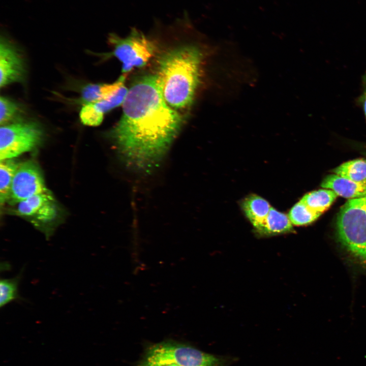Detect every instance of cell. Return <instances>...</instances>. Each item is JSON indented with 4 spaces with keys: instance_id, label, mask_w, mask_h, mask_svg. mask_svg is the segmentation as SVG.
Listing matches in <instances>:
<instances>
[{
    "instance_id": "6da1fadb",
    "label": "cell",
    "mask_w": 366,
    "mask_h": 366,
    "mask_svg": "<svg viewBox=\"0 0 366 366\" xmlns=\"http://www.w3.org/2000/svg\"><path fill=\"white\" fill-rule=\"evenodd\" d=\"M122 105L121 117L107 135L126 167L149 174L166 157L184 118L165 101L156 74L134 82Z\"/></svg>"
},
{
    "instance_id": "7a4b0ae2",
    "label": "cell",
    "mask_w": 366,
    "mask_h": 366,
    "mask_svg": "<svg viewBox=\"0 0 366 366\" xmlns=\"http://www.w3.org/2000/svg\"><path fill=\"white\" fill-rule=\"evenodd\" d=\"M201 58L199 48L192 45L175 47L160 57L156 75L163 98L172 108L191 106L200 81Z\"/></svg>"
},
{
    "instance_id": "3957f363",
    "label": "cell",
    "mask_w": 366,
    "mask_h": 366,
    "mask_svg": "<svg viewBox=\"0 0 366 366\" xmlns=\"http://www.w3.org/2000/svg\"><path fill=\"white\" fill-rule=\"evenodd\" d=\"M337 229L343 246L366 265V196L350 199L343 205Z\"/></svg>"
},
{
    "instance_id": "277c9868",
    "label": "cell",
    "mask_w": 366,
    "mask_h": 366,
    "mask_svg": "<svg viewBox=\"0 0 366 366\" xmlns=\"http://www.w3.org/2000/svg\"><path fill=\"white\" fill-rule=\"evenodd\" d=\"M225 362L223 358L189 345L165 341L150 346L137 366H224Z\"/></svg>"
},
{
    "instance_id": "5b68a950",
    "label": "cell",
    "mask_w": 366,
    "mask_h": 366,
    "mask_svg": "<svg viewBox=\"0 0 366 366\" xmlns=\"http://www.w3.org/2000/svg\"><path fill=\"white\" fill-rule=\"evenodd\" d=\"M1 126V161L32 150L42 142L43 131L36 121L21 119Z\"/></svg>"
},
{
    "instance_id": "8992f818",
    "label": "cell",
    "mask_w": 366,
    "mask_h": 366,
    "mask_svg": "<svg viewBox=\"0 0 366 366\" xmlns=\"http://www.w3.org/2000/svg\"><path fill=\"white\" fill-rule=\"evenodd\" d=\"M108 41L113 49L103 57H116L121 63V71L124 74L135 68L146 65L155 53V47L152 42L136 29H132L124 38L111 34Z\"/></svg>"
},
{
    "instance_id": "52a82bcc",
    "label": "cell",
    "mask_w": 366,
    "mask_h": 366,
    "mask_svg": "<svg viewBox=\"0 0 366 366\" xmlns=\"http://www.w3.org/2000/svg\"><path fill=\"white\" fill-rule=\"evenodd\" d=\"M48 191L37 164L27 161L19 164L14 174L8 200L17 203Z\"/></svg>"
},
{
    "instance_id": "ba28073f",
    "label": "cell",
    "mask_w": 366,
    "mask_h": 366,
    "mask_svg": "<svg viewBox=\"0 0 366 366\" xmlns=\"http://www.w3.org/2000/svg\"><path fill=\"white\" fill-rule=\"evenodd\" d=\"M26 69L20 52L7 38L1 37L0 42V87L25 81Z\"/></svg>"
},
{
    "instance_id": "9c48e42d",
    "label": "cell",
    "mask_w": 366,
    "mask_h": 366,
    "mask_svg": "<svg viewBox=\"0 0 366 366\" xmlns=\"http://www.w3.org/2000/svg\"><path fill=\"white\" fill-rule=\"evenodd\" d=\"M16 211L39 225L51 222L56 215L54 199L48 191L17 203Z\"/></svg>"
},
{
    "instance_id": "30bf717a",
    "label": "cell",
    "mask_w": 366,
    "mask_h": 366,
    "mask_svg": "<svg viewBox=\"0 0 366 366\" xmlns=\"http://www.w3.org/2000/svg\"><path fill=\"white\" fill-rule=\"evenodd\" d=\"M128 90V89L124 85L111 97L83 105L79 113L81 122L87 126L100 125L105 114L123 104Z\"/></svg>"
},
{
    "instance_id": "8fae6325",
    "label": "cell",
    "mask_w": 366,
    "mask_h": 366,
    "mask_svg": "<svg viewBox=\"0 0 366 366\" xmlns=\"http://www.w3.org/2000/svg\"><path fill=\"white\" fill-rule=\"evenodd\" d=\"M321 187L333 191L338 196L349 199L366 196V181H355L336 174L326 176Z\"/></svg>"
},
{
    "instance_id": "7c38bea8",
    "label": "cell",
    "mask_w": 366,
    "mask_h": 366,
    "mask_svg": "<svg viewBox=\"0 0 366 366\" xmlns=\"http://www.w3.org/2000/svg\"><path fill=\"white\" fill-rule=\"evenodd\" d=\"M292 225L288 216L271 207L264 221L254 228L257 235L268 237L293 232Z\"/></svg>"
},
{
    "instance_id": "4fadbf2b",
    "label": "cell",
    "mask_w": 366,
    "mask_h": 366,
    "mask_svg": "<svg viewBox=\"0 0 366 366\" xmlns=\"http://www.w3.org/2000/svg\"><path fill=\"white\" fill-rule=\"evenodd\" d=\"M126 74L121 75L111 83H90L81 89L79 98L76 102L84 105L107 99L115 93L124 85Z\"/></svg>"
},
{
    "instance_id": "5bb4252c",
    "label": "cell",
    "mask_w": 366,
    "mask_h": 366,
    "mask_svg": "<svg viewBox=\"0 0 366 366\" xmlns=\"http://www.w3.org/2000/svg\"><path fill=\"white\" fill-rule=\"evenodd\" d=\"M241 207L255 227L264 221L271 207L263 198L256 195H251L243 200L241 203Z\"/></svg>"
},
{
    "instance_id": "9a60e30c",
    "label": "cell",
    "mask_w": 366,
    "mask_h": 366,
    "mask_svg": "<svg viewBox=\"0 0 366 366\" xmlns=\"http://www.w3.org/2000/svg\"><path fill=\"white\" fill-rule=\"evenodd\" d=\"M338 196L333 191L323 189L307 193L301 200L313 210L322 214L329 208Z\"/></svg>"
},
{
    "instance_id": "2e32d148",
    "label": "cell",
    "mask_w": 366,
    "mask_h": 366,
    "mask_svg": "<svg viewBox=\"0 0 366 366\" xmlns=\"http://www.w3.org/2000/svg\"><path fill=\"white\" fill-rule=\"evenodd\" d=\"M334 174L355 181H366V159H358L346 162L334 170Z\"/></svg>"
},
{
    "instance_id": "e0dca14e",
    "label": "cell",
    "mask_w": 366,
    "mask_h": 366,
    "mask_svg": "<svg viewBox=\"0 0 366 366\" xmlns=\"http://www.w3.org/2000/svg\"><path fill=\"white\" fill-rule=\"evenodd\" d=\"M19 163L12 159L1 161L0 163V200L1 204L8 200L11 186L15 172Z\"/></svg>"
},
{
    "instance_id": "ac0fdd59",
    "label": "cell",
    "mask_w": 366,
    "mask_h": 366,
    "mask_svg": "<svg viewBox=\"0 0 366 366\" xmlns=\"http://www.w3.org/2000/svg\"><path fill=\"white\" fill-rule=\"evenodd\" d=\"M321 215L310 208L300 200L291 208L288 216L293 225L302 226L312 223Z\"/></svg>"
},
{
    "instance_id": "d6986e66",
    "label": "cell",
    "mask_w": 366,
    "mask_h": 366,
    "mask_svg": "<svg viewBox=\"0 0 366 366\" xmlns=\"http://www.w3.org/2000/svg\"><path fill=\"white\" fill-rule=\"evenodd\" d=\"M22 109L16 102L10 98L1 96L0 97V124L5 125L20 120Z\"/></svg>"
},
{
    "instance_id": "ffe728a7",
    "label": "cell",
    "mask_w": 366,
    "mask_h": 366,
    "mask_svg": "<svg viewBox=\"0 0 366 366\" xmlns=\"http://www.w3.org/2000/svg\"><path fill=\"white\" fill-rule=\"evenodd\" d=\"M21 276L11 279H1L0 281V306L3 307L19 298L18 285Z\"/></svg>"
},
{
    "instance_id": "44dd1931",
    "label": "cell",
    "mask_w": 366,
    "mask_h": 366,
    "mask_svg": "<svg viewBox=\"0 0 366 366\" xmlns=\"http://www.w3.org/2000/svg\"><path fill=\"white\" fill-rule=\"evenodd\" d=\"M362 90L357 99V105L361 108L366 120V71L362 76Z\"/></svg>"
},
{
    "instance_id": "7402d4cb",
    "label": "cell",
    "mask_w": 366,
    "mask_h": 366,
    "mask_svg": "<svg viewBox=\"0 0 366 366\" xmlns=\"http://www.w3.org/2000/svg\"><path fill=\"white\" fill-rule=\"evenodd\" d=\"M164 366H180V365H177V364H174V363H171V364H169L165 365H164Z\"/></svg>"
}]
</instances>
